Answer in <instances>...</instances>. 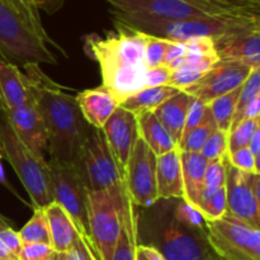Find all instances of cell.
I'll return each mask as SVG.
<instances>
[{
  "label": "cell",
  "instance_id": "cell-1",
  "mask_svg": "<svg viewBox=\"0 0 260 260\" xmlns=\"http://www.w3.org/2000/svg\"><path fill=\"white\" fill-rule=\"evenodd\" d=\"M33 102L45 122L50 160L75 162L90 134L75 96L66 93L37 63L23 66Z\"/></svg>",
  "mask_w": 260,
  "mask_h": 260
},
{
  "label": "cell",
  "instance_id": "cell-2",
  "mask_svg": "<svg viewBox=\"0 0 260 260\" xmlns=\"http://www.w3.org/2000/svg\"><path fill=\"white\" fill-rule=\"evenodd\" d=\"M114 25L116 30L107 32L104 37L96 33L86 36L84 50L99 63L102 86L121 104L146 88L145 46L149 36L117 20Z\"/></svg>",
  "mask_w": 260,
  "mask_h": 260
},
{
  "label": "cell",
  "instance_id": "cell-3",
  "mask_svg": "<svg viewBox=\"0 0 260 260\" xmlns=\"http://www.w3.org/2000/svg\"><path fill=\"white\" fill-rule=\"evenodd\" d=\"M111 14L117 22L154 37L178 42H184L193 38H212L216 47L226 41H230L231 38L260 29V8L188 20H159L121 14L112 10Z\"/></svg>",
  "mask_w": 260,
  "mask_h": 260
},
{
  "label": "cell",
  "instance_id": "cell-4",
  "mask_svg": "<svg viewBox=\"0 0 260 260\" xmlns=\"http://www.w3.org/2000/svg\"><path fill=\"white\" fill-rule=\"evenodd\" d=\"M60 52L68 53L50 37L42 23H36L0 0V60L15 66L28 63L56 65Z\"/></svg>",
  "mask_w": 260,
  "mask_h": 260
},
{
  "label": "cell",
  "instance_id": "cell-5",
  "mask_svg": "<svg viewBox=\"0 0 260 260\" xmlns=\"http://www.w3.org/2000/svg\"><path fill=\"white\" fill-rule=\"evenodd\" d=\"M112 12L159 20H188L260 8L245 0H104Z\"/></svg>",
  "mask_w": 260,
  "mask_h": 260
},
{
  "label": "cell",
  "instance_id": "cell-6",
  "mask_svg": "<svg viewBox=\"0 0 260 260\" xmlns=\"http://www.w3.org/2000/svg\"><path fill=\"white\" fill-rule=\"evenodd\" d=\"M0 144L4 156L12 165L20 183L30 198V206L46 208L53 202L51 178L46 159L30 151L13 132L9 124L0 114Z\"/></svg>",
  "mask_w": 260,
  "mask_h": 260
},
{
  "label": "cell",
  "instance_id": "cell-7",
  "mask_svg": "<svg viewBox=\"0 0 260 260\" xmlns=\"http://www.w3.org/2000/svg\"><path fill=\"white\" fill-rule=\"evenodd\" d=\"M123 217V182L88 193L90 238L101 260H112Z\"/></svg>",
  "mask_w": 260,
  "mask_h": 260
},
{
  "label": "cell",
  "instance_id": "cell-8",
  "mask_svg": "<svg viewBox=\"0 0 260 260\" xmlns=\"http://www.w3.org/2000/svg\"><path fill=\"white\" fill-rule=\"evenodd\" d=\"M47 165L53 201L57 202L68 212L78 230L79 236L98 255V251L91 241L90 230H89L88 190L79 175L75 164L48 160Z\"/></svg>",
  "mask_w": 260,
  "mask_h": 260
},
{
  "label": "cell",
  "instance_id": "cell-9",
  "mask_svg": "<svg viewBox=\"0 0 260 260\" xmlns=\"http://www.w3.org/2000/svg\"><path fill=\"white\" fill-rule=\"evenodd\" d=\"M205 236L220 260H260V230L231 216L207 221Z\"/></svg>",
  "mask_w": 260,
  "mask_h": 260
},
{
  "label": "cell",
  "instance_id": "cell-10",
  "mask_svg": "<svg viewBox=\"0 0 260 260\" xmlns=\"http://www.w3.org/2000/svg\"><path fill=\"white\" fill-rule=\"evenodd\" d=\"M74 164L88 193L107 189L122 182L102 129L91 128Z\"/></svg>",
  "mask_w": 260,
  "mask_h": 260
},
{
  "label": "cell",
  "instance_id": "cell-11",
  "mask_svg": "<svg viewBox=\"0 0 260 260\" xmlns=\"http://www.w3.org/2000/svg\"><path fill=\"white\" fill-rule=\"evenodd\" d=\"M226 170V215L260 230V174L241 172L223 157Z\"/></svg>",
  "mask_w": 260,
  "mask_h": 260
},
{
  "label": "cell",
  "instance_id": "cell-12",
  "mask_svg": "<svg viewBox=\"0 0 260 260\" xmlns=\"http://www.w3.org/2000/svg\"><path fill=\"white\" fill-rule=\"evenodd\" d=\"M156 161L155 152L139 137L127 164L124 187L135 206L150 207L159 201L156 192Z\"/></svg>",
  "mask_w": 260,
  "mask_h": 260
},
{
  "label": "cell",
  "instance_id": "cell-13",
  "mask_svg": "<svg viewBox=\"0 0 260 260\" xmlns=\"http://www.w3.org/2000/svg\"><path fill=\"white\" fill-rule=\"evenodd\" d=\"M154 246L165 260H215L216 255L207 244L205 234L183 228L174 220L157 231Z\"/></svg>",
  "mask_w": 260,
  "mask_h": 260
},
{
  "label": "cell",
  "instance_id": "cell-14",
  "mask_svg": "<svg viewBox=\"0 0 260 260\" xmlns=\"http://www.w3.org/2000/svg\"><path fill=\"white\" fill-rule=\"evenodd\" d=\"M253 69L255 68L239 61L221 58L197 83L183 91L203 104H208L218 96L241 88Z\"/></svg>",
  "mask_w": 260,
  "mask_h": 260
},
{
  "label": "cell",
  "instance_id": "cell-15",
  "mask_svg": "<svg viewBox=\"0 0 260 260\" xmlns=\"http://www.w3.org/2000/svg\"><path fill=\"white\" fill-rule=\"evenodd\" d=\"M112 157L118 169L122 182L124 179L127 164L139 140V121L135 114L118 107L102 128Z\"/></svg>",
  "mask_w": 260,
  "mask_h": 260
},
{
  "label": "cell",
  "instance_id": "cell-16",
  "mask_svg": "<svg viewBox=\"0 0 260 260\" xmlns=\"http://www.w3.org/2000/svg\"><path fill=\"white\" fill-rule=\"evenodd\" d=\"M18 139L37 156L45 159L48 140L45 122L33 99L14 111L0 113Z\"/></svg>",
  "mask_w": 260,
  "mask_h": 260
},
{
  "label": "cell",
  "instance_id": "cell-17",
  "mask_svg": "<svg viewBox=\"0 0 260 260\" xmlns=\"http://www.w3.org/2000/svg\"><path fill=\"white\" fill-rule=\"evenodd\" d=\"M30 99L24 73L18 66L0 60V113L20 108Z\"/></svg>",
  "mask_w": 260,
  "mask_h": 260
},
{
  "label": "cell",
  "instance_id": "cell-18",
  "mask_svg": "<svg viewBox=\"0 0 260 260\" xmlns=\"http://www.w3.org/2000/svg\"><path fill=\"white\" fill-rule=\"evenodd\" d=\"M156 192L159 200L184 198L182 161H180V151L178 149L157 156Z\"/></svg>",
  "mask_w": 260,
  "mask_h": 260
},
{
  "label": "cell",
  "instance_id": "cell-19",
  "mask_svg": "<svg viewBox=\"0 0 260 260\" xmlns=\"http://www.w3.org/2000/svg\"><path fill=\"white\" fill-rule=\"evenodd\" d=\"M81 114L93 128L102 129L109 117L119 107L116 99L103 86L85 89L75 96Z\"/></svg>",
  "mask_w": 260,
  "mask_h": 260
},
{
  "label": "cell",
  "instance_id": "cell-20",
  "mask_svg": "<svg viewBox=\"0 0 260 260\" xmlns=\"http://www.w3.org/2000/svg\"><path fill=\"white\" fill-rule=\"evenodd\" d=\"M184 55L168 66L172 71L179 69H190V70L207 73L216 62L221 60L212 38H193V40L184 41Z\"/></svg>",
  "mask_w": 260,
  "mask_h": 260
},
{
  "label": "cell",
  "instance_id": "cell-21",
  "mask_svg": "<svg viewBox=\"0 0 260 260\" xmlns=\"http://www.w3.org/2000/svg\"><path fill=\"white\" fill-rule=\"evenodd\" d=\"M45 210L50 229L51 248L57 253H66L80 239L75 225L65 210L53 201Z\"/></svg>",
  "mask_w": 260,
  "mask_h": 260
},
{
  "label": "cell",
  "instance_id": "cell-22",
  "mask_svg": "<svg viewBox=\"0 0 260 260\" xmlns=\"http://www.w3.org/2000/svg\"><path fill=\"white\" fill-rule=\"evenodd\" d=\"M193 101L194 98L188 93L178 91L175 95L170 96L154 111V114L164 124L177 146L182 140L185 118Z\"/></svg>",
  "mask_w": 260,
  "mask_h": 260
},
{
  "label": "cell",
  "instance_id": "cell-23",
  "mask_svg": "<svg viewBox=\"0 0 260 260\" xmlns=\"http://www.w3.org/2000/svg\"><path fill=\"white\" fill-rule=\"evenodd\" d=\"M220 58L260 68V29L244 33L217 46Z\"/></svg>",
  "mask_w": 260,
  "mask_h": 260
},
{
  "label": "cell",
  "instance_id": "cell-24",
  "mask_svg": "<svg viewBox=\"0 0 260 260\" xmlns=\"http://www.w3.org/2000/svg\"><path fill=\"white\" fill-rule=\"evenodd\" d=\"M184 198L183 200L197 208L200 196L205 188V172L208 161L201 152L180 151Z\"/></svg>",
  "mask_w": 260,
  "mask_h": 260
},
{
  "label": "cell",
  "instance_id": "cell-25",
  "mask_svg": "<svg viewBox=\"0 0 260 260\" xmlns=\"http://www.w3.org/2000/svg\"><path fill=\"white\" fill-rule=\"evenodd\" d=\"M139 245V226L135 205L129 200L128 193L123 183V217L122 230L117 241L112 260H136Z\"/></svg>",
  "mask_w": 260,
  "mask_h": 260
},
{
  "label": "cell",
  "instance_id": "cell-26",
  "mask_svg": "<svg viewBox=\"0 0 260 260\" xmlns=\"http://www.w3.org/2000/svg\"><path fill=\"white\" fill-rule=\"evenodd\" d=\"M137 121H139L140 137L155 152L156 156L178 149L173 137L170 136L164 124L157 119L154 112H145L139 114Z\"/></svg>",
  "mask_w": 260,
  "mask_h": 260
},
{
  "label": "cell",
  "instance_id": "cell-27",
  "mask_svg": "<svg viewBox=\"0 0 260 260\" xmlns=\"http://www.w3.org/2000/svg\"><path fill=\"white\" fill-rule=\"evenodd\" d=\"M177 89L168 85L161 86H146L134 95L128 96L119 107L127 109L135 116L145 113V112H154L161 103H164L170 96L178 93Z\"/></svg>",
  "mask_w": 260,
  "mask_h": 260
},
{
  "label": "cell",
  "instance_id": "cell-28",
  "mask_svg": "<svg viewBox=\"0 0 260 260\" xmlns=\"http://www.w3.org/2000/svg\"><path fill=\"white\" fill-rule=\"evenodd\" d=\"M239 93H240V88L222 96H218L215 101L207 104L211 113H212L213 121L217 126V129L226 135L230 134L231 122H233L234 113H235Z\"/></svg>",
  "mask_w": 260,
  "mask_h": 260
},
{
  "label": "cell",
  "instance_id": "cell-29",
  "mask_svg": "<svg viewBox=\"0 0 260 260\" xmlns=\"http://www.w3.org/2000/svg\"><path fill=\"white\" fill-rule=\"evenodd\" d=\"M217 129L215 121H213L212 113H211L210 108L206 104L205 114H203V118L189 134L187 135L185 139H183L182 141L178 145V150L179 151H187V152H201L203 145L207 141L208 137L213 134V132Z\"/></svg>",
  "mask_w": 260,
  "mask_h": 260
},
{
  "label": "cell",
  "instance_id": "cell-30",
  "mask_svg": "<svg viewBox=\"0 0 260 260\" xmlns=\"http://www.w3.org/2000/svg\"><path fill=\"white\" fill-rule=\"evenodd\" d=\"M197 210L206 221H215L226 215V185L221 188H203Z\"/></svg>",
  "mask_w": 260,
  "mask_h": 260
},
{
  "label": "cell",
  "instance_id": "cell-31",
  "mask_svg": "<svg viewBox=\"0 0 260 260\" xmlns=\"http://www.w3.org/2000/svg\"><path fill=\"white\" fill-rule=\"evenodd\" d=\"M18 233H19V238L22 240L23 245H25V244H46V245H51L47 216H46L45 210H42V208H36L29 221Z\"/></svg>",
  "mask_w": 260,
  "mask_h": 260
},
{
  "label": "cell",
  "instance_id": "cell-32",
  "mask_svg": "<svg viewBox=\"0 0 260 260\" xmlns=\"http://www.w3.org/2000/svg\"><path fill=\"white\" fill-rule=\"evenodd\" d=\"M260 95V68L253 69L250 75L241 85L240 93H239L238 102H236L235 113H234L233 122H231L230 132L243 121V114L246 107L251 103V101Z\"/></svg>",
  "mask_w": 260,
  "mask_h": 260
},
{
  "label": "cell",
  "instance_id": "cell-33",
  "mask_svg": "<svg viewBox=\"0 0 260 260\" xmlns=\"http://www.w3.org/2000/svg\"><path fill=\"white\" fill-rule=\"evenodd\" d=\"M173 220L188 230L202 234H205L206 231L207 221L205 220L202 213L184 200H179V202L175 205L173 210Z\"/></svg>",
  "mask_w": 260,
  "mask_h": 260
},
{
  "label": "cell",
  "instance_id": "cell-34",
  "mask_svg": "<svg viewBox=\"0 0 260 260\" xmlns=\"http://www.w3.org/2000/svg\"><path fill=\"white\" fill-rule=\"evenodd\" d=\"M260 127V118L243 119L228 137V154L243 147H248L254 131Z\"/></svg>",
  "mask_w": 260,
  "mask_h": 260
},
{
  "label": "cell",
  "instance_id": "cell-35",
  "mask_svg": "<svg viewBox=\"0 0 260 260\" xmlns=\"http://www.w3.org/2000/svg\"><path fill=\"white\" fill-rule=\"evenodd\" d=\"M228 137L229 135L216 129L203 145L201 154L207 161L222 160L228 155Z\"/></svg>",
  "mask_w": 260,
  "mask_h": 260
},
{
  "label": "cell",
  "instance_id": "cell-36",
  "mask_svg": "<svg viewBox=\"0 0 260 260\" xmlns=\"http://www.w3.org/2000/svg\"><path fill=\"white\" fill-rule=\"evenodd\" d=\"M147 36L149 37H147L146 46H145V62H146L147 69H152L162 65L165 51L169 46L170 40L154 37L150 35Z\"/></svg>",
  "mask_w": 260,
  "mask_h": 260
},
{
  "label": "cell",
  "instance_id": "cell-37",
  "mask_svg": "<svg viewBox=\"0 0 260 260\" xmlns=\"http://www.w3.org/2000/svg\"><path fill=\"white\" fill-rule=\"evenodd\" d=\"M228 161L234 168L241 170V172L251 173V174H260L259 161L254 159L249 147H243V149H239L236 151L228 154Z\"/></svg>",
  "mask_w": 260,
  "mask_h": 260
},
{
  "label": "cell",
  "instance_id": "cell-38",
  "mask_svg": "<svg viewBox=\"0 0 260 260\" xmlns=\"http://www.w3.org/2000/svg\"><path fill=\"white\" fill-rule=\"evenodd\" d=\"M206 73L202 71L190 70V69H179L170 73L169 79L167 81L168 86L177 89V90H185L187 88L192 86L193 84L197 83Z\"/></svg>",
  "mask_w": 260,
  "mask_h": 260
},
{
  "label": "cell",
  "instance_id": "cell-39",
  "mask_svg": "<svg viewBox=\"0 0 260 260\" xmlns=\"http://www.w3.org/2000/svg\"><path fill=\"white\" fill-rule=\"evenodd\" d=\"M226 185V170L222 160L208 161L205 172V187L221 188Z\"/></svg>",
  "mask_w": 260,
  "mask_h": 260
},
{
  "label": "cell",
  "instance_id": "cell-40",
  "mask_svg": "<svg viewBox=\"0 0 260 260\" xmlns=\"http://www.w3.org/2000/svg\"><path fill=\"white\" fill-rule=\"evenodd\" d=\"M0 241L3 245L7 248V250L12 254L13 256L18 258L20 250H22V240L19 238V233L12 229V226L0 229Z\"/></svg>",
  "mask_w": 260,
  "mask_h": 260
},
{
  "label": "cell",
  "instance_id": "cell-41",
  "mask_svg": "<svg viewBox=\"0 0 260 260\" xmlns=\"http://www.w3.org/2000/svg\"><path fill=\"white\" fill-rule=\"evenodd\" d=\"M205 109H206V104H203L202 102L197 101L194 99L190 106L189 111H188L187 118H185V123H184V129H183V135H182V140L187 137V135L202 121L203 114H205ZM180 140V141H182Z\"/></svg>",
  "mask_w": 260,
  "mask_h": 260
},
{
  "label": "cell",
  "instance_id": "cell-42",
  "mask_svg": "<svg viewBox=\"0 0 260 260\" xmlns=\"http://www.w3.org/2000/svg\"><path fill=\"white\" fill-rule=\"evenodd\" d=\"M53 253L51 245L46 244H25L22 246L18 259L19 260H41Z\"/></svg>",
  "mask_w": 260,
  "mask_h": 260
},
{
  "label": "cell",
  "instance_id": "cell-43",
  "mask_svg": "<svg viewBox=\"0 0 260 260\" xmlns=\"http://www.w3.org/2000/svg\"><path fill=\"white\" fill-rule=\"evenodd\" d=\"M63 260H99V258L91 250L90 246L80 238L70 250L63 253Z\"/></svg>",
  "mask_w": 260,
  "mask_h": 260
},
{
  "label": "cell",
  "instance_id": "cell-44",
  "mask_svg": "<svg viewBox=\"0 0 260 260\" xmlns=\"http://www.w3.org/2000/svg\"><path fill=\"white\" fill-rule=\"evenodd\" d=\"M170 70L168 66L160 65L156 68L147 69L146 71V78H145V84L146 86H161L167 85V81L169 79Z\"/></svg>",
  "mask_w": 260,
  "mask_h": 260
},
{
  "label": "cell",
  "instance_id": "cell-45",
  "mask_svg": "<svg viewBox=\"0 0 260 260\" xmlns=\"http://www.w3.org/2000/svg\"><path fill=\"white\" fill-rule=\"evenodd\" d=\"M7 4H9L10 7H13L14 9H17L18 12L22 13L24 17H27L28 19L33 20L36 23H42L40 15V10L36 8V5L33 4L32 0H4Z\"/></svg>",
  "mask_w": 260,
  "mask_h": 260
},
{
  "label": "cell",
  "instance_id": "cell-46",
  "mask_svg": "<svg viewBox=\"0 0 260 260\" xmlns=\"http://www.w3.org/2000/svg\"><path fill=\"white\" fill-rule=\"evenodd\" d=\"M185 52L184 42H178V41H170L169 46H168L167 51H165L164 60H162V65L169 66L177 58L182 57Z\"/></svg>",
  "mask_w": 260,
  "mask_h": 260
},
{
  "label": "cell",
  "instance_id": "cell-47",
  "mask_svg": "<svg viewBox=\"0 0 260 260\" xmlns=\"http://www.w3.org/2000/svg\"><path fill=\"white\" fill-rule=\"evenodd\" d=\"M137 249H139L140 253L144 255V258L146 260H165L164 256L161 255V253H160L159 250H156L154 246L139 244V245H137Z\"/></svg>",
  "mask_w": 260,
  "mask_h": 260
},
{
  "label": "cell",
  "instance_id": "cell-48",
  "mask_svg": "<svg viewBox=\"0 0 260 260\" xmlns=\"http://www.w3.org/2000/svg\"><path fill=\"white\" fill-rule=\"evenodd\" d=\"M260 114V95L256 96L244 111L243 119H256Z\"/></svg>",
  "mask_w": 260,
  "mask_h": 260
},
{
  "label": "cell",
  "instance_id": "cell-49",
  "mask_svg": "<svg viewBox=\"0 0 260 260\" xmlns=\"http://www.w3.org/2000/svg\"><path fill=\"white\" fill-rule=\"evenodd\" d=\"M248 147L249 150H250L251 154H253L254 159H255L256 161H259L260 160V127H258V128L254 131Z\"/></svg>",
  "mask_w": 260,
  "mask_h": 260
},
{
  "label": "cell",
  "instance_id": "cell-50",
  "mask_svg": "<svg viewBox=\"0 0 260 260\" xmlns=\"http://www.w3.org/2000/svg\"><path fill=\"white\" fill-rule=\"evenodd\" d=\"M32 3L36 5L38 10H45V12L50 13V14L58 10L53 0H32Z\"/></svg>",
  "mask_w": 260,
  "mask_h": 260
},
{
  "label": "cell",
  "instance_id": "cell-51",
  "mask_svg": "<svg viewBox=\"0 0 260 260\" xmlns=\"http://www.w3.org/2000/svg\"><path fill=\"white\" fill-rule=\"evenodd\" d=\"M2 157H3V154H0V184L5 185V187L9 188L10 190H13L12 187H10V185H9V183H8L7 178H5L4 169H3V164H2Z\"/></svg>",
  "mask_w": 260,
  "mask_h": 260
},
{
  "label": "cell",
  "instance_id": "cell-52",
  "mask_svg": "<svg viewBox=\"0 0 260 260\" xmlns=\"http://www.w3.org/2000/svg\"><path fill=\"white\" fill-rule=\"evenodd\" d=\"M12 256H13L12 254L7 250V248H5V246L3 245L2 241H0V260H7L12 258Z\"/></svg>",
  "mask_w": 260,
  "mask_h": 260
},
{
  "label": "cell",
  "instance_id": "cell-53",
  "mask_svg": "<svg viewBox=\"0 0 260 260\" xmlns=\"http://www.w3.org/2000/svg\"><path fill=\"white\" fill-rule=\"evenodd\" d=\"M41 260H63V253H57V251H53L50 255L46 256V258Z\"/></svg>",
  "mask_w": 260,
  "mask_h": 260
},
{
  "label": "cell",
  "instance_id": "cell-54",
  "mask_svg": "<svg viewBox=\"0 0 260 260\" xmlns=\"http://www.w3.org/2000/svg\"><path fill=\"white\" fill-rule=\"evenodd\" d=\"M8 226H10V220H8L5 216H3L2 213H0V229L8 228Z\"/></svg>",
  "mask_w": 260,
  "mask_h": 260
},
{
  "label": "cell",
  "instance_id": "cell-55",
  "mask_svg": "<svg viewBox=\"0 0 260 260\" xmlns=\"http://www.w3.org/2000/svg\"><path fill=\"white\" fill-rule=\"evenodd\" d=\"M53 2H55V4H56V7H57V9H60V8L62 7L63 3H65V0H53Z\"/></svg>",
  "mask_w": 260,
  "mask_h": 260
},
{
  "label": "cell",
  "instance_id": "cell-56",
  "mask_svg": "<svg viewBox=\"0 0 260 260\" xmlns=\"http://www.w3.org/2000/svg\"><path fill=\"white\" fill-rule=\"evenodd\" d=\"M136 260H146L144 258V255H142L141 253L139 251V249H137V254H136Z\"/></svg>",
  "mask_w": 260,
  "mask_h": 260
},
{
  "label": "cell",
  "instance_id": "cell-57",
  "mask_svg": "<svg viewBox=\"0 0 260 260\" xmlns=\"http://www.w3.org/2000/svg\"><path fill=\"white\" fill-rule=\"evenodd\" d=\"M7 260H19V259L15 258V256H12V258H9V259H7Z\"/></svg>",
  "mask_w": 260,
  "mask_h": 260
},
{
  "label": "cell",
  "instance_id": "cell-58",
  "mask_svg": "<svg viewBox=\"0 0 260 260\" xmlns=\"http://www.w3.org/2000/svg\"><path fill=\"white\" fill-rule=\"evenodd\" d=\"M245 2H255V3H260V0H245Z\"/></svg>",
  "mask_w": 260,
  "mask_h": 260
},
{
  "label": "cell",
  "instance_id": "cell-59",
  "mask_svg": "<svg viewBox=\"0 0 260 260\" xmlns=\"http://www.w3.org/2000/svg\"><path fill=\"white\" fill-rule=\"evenodd\" d=\"M0 154H3V150H2V144H0Z\"/></svg>",
  "mask_w": 260,
  "mask_h": 260
},
{
  "label": "cell",
  "instance_id": "cell-60",
  "mask_svg": "<svg viewBox=\"0 0 260 260\" xmlns=\"http://www.w3.org/2000/svg\"><path fill=\"white\" fill-rule=\"evenodd\" d=\"M215 260H220V259H218V258H217V256H216V259H215Z\"/></svg>",
  "mask_w": 260,
  "mask_h": 260
}]
</instances>
